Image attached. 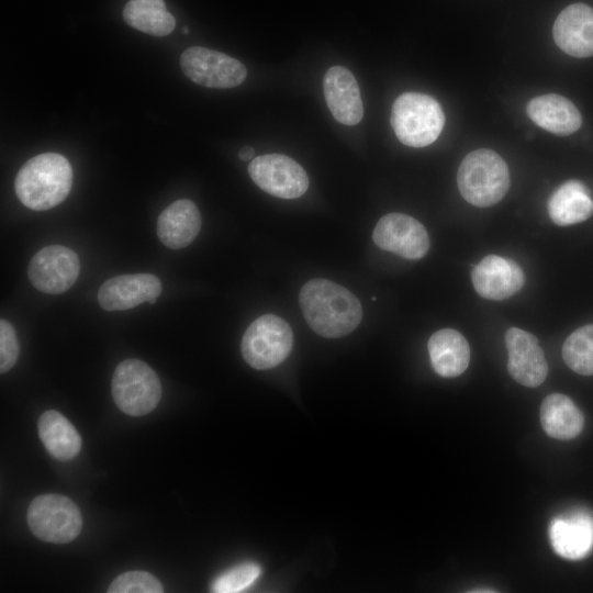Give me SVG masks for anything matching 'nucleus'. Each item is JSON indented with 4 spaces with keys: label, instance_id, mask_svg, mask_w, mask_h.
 Instances as JSON below:
<instances>
[{
    "label": "nucleus",
    "instance_id": "obj_1",
    "mask_svg": "<svg viewBox=\"0 0 593 593\" xmlns=\"http://www.w3.org/2000/svg\"><path fill=\"white\" fill-rule=\"evenodd\" d=\"M299 303L309 326L326 338L351 333L362 318L357 296L327 279L307 281L301 288Z\"/></svg>",
    "mask_w": 593,
    "mask_h": 593
},
{
    "label": "nucleus",
    "instance_id": "obj_2",
    "mask_svg": "<svg viewBox=\"0 0 593 593\" xmlns=\"http://www.w3.org/2000/svg\"><path fill=\"white\" fill-rule=\"evenodd\" d=\"M72 186V168L66 157L43 153L29 159L19 170L14 189L29 209L44 211L61 203Z\"/></svg>",
    "mask_w": 593,
    "mask_h": 593
},
{
    "label": "nucleus",
    "instance_id": "obj_3",
    "mask_svg": "<svg viewBox=\"0 0 593 593\" xmlns=\"http://www.w3.org/2000/svg\"><path fill=\"white\" fill-rule=\"evenodd\" d=\"M457 184L462 198L470 204L479 208L494 205L510 188L508 167L494 150H473L459 166Z\"/></svg>",
    "mask_w": 593,
    "mask_h": 593
},
{
    "label": "nucleus",
    "instance_id": "obj_4",
    "mask_svg": "<svg viewBox=\"0 0 593 593\" xmlns=\"http://www.w3.org/2000/svg\"><path fill=\"white\" fill-rule=\"evenodd\" d=\"M445 124L444 111L434 98L406 92L396 98L391 111V125L399 141L410 147L434 143Z\"/></svg>",
    "mask_w": 593,
    "mask_h": 593
},
{
    "label": "nucleus",
    "instance_id": "obj_5",
    "mask_svg": "<svg viewBox=\"0 0 593 593\" xmlns=\"http://www.w3.org/2000/svg\"><path fill=\"white\" fill-rule=\"evenodd\" d=\"M111 391L116 406L132 416L148 414L161 398L158 376L147 363L138 359H126L116 366Z\"/></svg>",
    "mask_w": 593,
    "mask_h": 593
},
{
    "label": "nucleus",
    "instance_id": "obj_6",
    "mask_svg": "<svg viewBox=\"0 0 593 593\" xmlns=\"http://www.w3.org/2000/svg\"><path fill=\"white\" fill-rule=\"evenodd\" d=\"M293 346V333L281 317L265 314L247 327L240 344L245 361L253 368L265 370L280 365Z\"/></svg>",
    "mask_w": 593,
    "mask_h": 593
},
{
    "label": "nucleus",
    "instance_id": "obj_7",
    "mask_svg": "<svg viewBox=\"0 0 593 593\" xmlns=\"http://www.w3.org/2000/svg\"><path fill=\"white\" fill-rule=\"evenodd\" d=\"M27 524L38 539L66 544L80 534L82 516L79 507L69 497L49 493L38 495L31 502Z\"/></svg>",
    "mask_w": 593,
    "mask_h": 593
},
{
    "label": "nucleus",
    "instance_id": "obj_8",
    "mask_svg": "<svg viewBox=\"0 0 593 593\" xmlns=\"http://www.w3.org/2000/svg\"><path fill=\"white\" fill-rule=\"evenodd\" d=\"M180 67L190 80L208 88H234L247 76L238 59L201 46L187 48L180 56Z\"/></svg>",
    "mask_w": 593,
    "mask_h": 593
},
{
    "label": "nucleus",
    "instance_id": "obj_9",
    "mask_svg": "<svg viewBox=\"0 0 593 593\" xmlns=\"http://www.w3.org/2000/svg\"><path fill=\"white\" fill-rule=\"evenodd\" d=\"M248 174L261 190L281 199H296L309 187L305 170L294 159L282 154L255 157L248 165Z\"/></svg>",
    "mask_w": 593,
    "mask_h": 593
},
{
    "label": "nucleus",
    "instance_id": "obj_10",
    "mask_svg": "<svg viewBox=\"0 0 593 593\" xmlns=\"http://www.w3.org/2000/svg\"><path fill=\"white\" fill-rule=\"evenodd\" d=\"M80 271L78 255L61 245H49L37 251L29 265V279L37 290L60 294L76 282Z\"/></svg>",
    "mask_w": 593,
    "mask_h": 593
},
{
    "label": "nucleus",
    "instance_id": "obj_11",
    "mask_svg": "<svg viewBox=\"0 0 593 593\" xmlns=\"http://www.w3.org/2000/svg\"><path fill=\"white\" fill-rule=\"evenodd\" d=\"M372 238L383 250L405 259H419L429 248L425 227L414 217L402 213H389L377 223Z\"/></svg>",
    "mask_w": 593,
    "mask_h": 593
},
{
    "label": "nucleus",
    "instance_id": "obj_12",
    "mask_svg": "<svg viewBox=\"0 0 593 593\" xmlns=\"http://www.w3.org/2000/svg\"><path fill=\"white\" fill-rule=\"evenodd\" d=\"M507 348V371L519 384L535 388L540 385L548 373V365L536 336L517 327L505 334Z\"/></svg>",
    "mask_w": 593,
    "mask_h": 593
},
{
    "label": "nucleus",
    "instance_id": "obj_13",
    "mask_svg": "<svg viewBox=\"0 0 593 593\" xmlns=\"http://www.w3.org/2000/svg\"><path fill=\"white\" fill-rule=\"evenodd\" d=\"M161 292V282L152 273L121 275L100 287L98 301L105 311H124L144 302L154 304Z\"/></svg>",
    "mask_w": 593,
    "mask_h": 593
},
{
    "label": "nucleus",
    "instance_id": "obj_14",
    "mask_svg": "<svg viewBox=\"0 0 593 593\" xmlns=\"http://www.w3.org/2000/svg\"><path fill=\"white\" fill-rule=\"evenodd\" d=\"M473 288L489 300H504L518 292L525 282L522 268L512 259L485 256L471 272Z\"/></svg>",
    "mask_w": 593,
    "mask_h": 593
},
{
    "label": "nucleus",
    "instance_id": "obj_15",
    "mask_svg": "<svg viewBox=\"0 0 593 593\" xmlns=\"http://www.w3.org/2000/svg\"><path fill=\"white\" fill-rule=\"evenodd\" d=\"M557 46L573 57L593 56V9L584 3H573L557 16L553 29Z\"/></svg>",
    "mask_w": 593,
    "mask_h": 593
},
{
    "label": "nucleus",
    "instance_id": "obj_16",
    "mask_svg": "<svg viewBox=\"0 0 593 593\" xmlns=\"http://www.w3.org/2000/svg\"><path fill=\"white\" fill-rule=\"evenodd\" d=\"M323 91L326 104L336 121L349 126L361 121L363 105L351 71L343 66L328 68L323 79Z\"/></svg>",
    "mask_w": 593,
    "mask_h": 593
},
{
    "label": "nucleus",
    "instance_id": "obj_17",
    "mask_svg": "<svg viewBox=\"0 0 593 593\" xmlns=\"http://www.w3.org/2000/svg\"><path fill=\"white\" fill-rule=\"evenodd\" d=\"M551 547L560 557L579 560L593 548V516L575 512L556 517L549 527Z\"/></svg>",
    "mask_w": 593,
    "mask_h": 593
},
{
    "label": "nucleus",
    "instance_id": "obj_18",
    "mask_svg": "<svg viewBox=\"0 0 593 593\" xmlns=\"http://www.w3.org/2000/svg\"><path fill=\"white\" fill-rule=\"evenodd\" d=\"M200 228V212L188 199H180L168 205L157 220V235L160 242L171 249L188 246Z\"/></svg>",
    "mask_w": 593,
    "mask_h": 593
},
{
    "label": "nucleus",
    "instance_id": "obj_19",
    "mask_svg": "<svg viewBox=\"0 0 593 593\" xmlns=\"http://www.w3.org/2000/svg\"><path fill=\"white\" fill-rule=\"evenodd\" d=\"M526 112L539 127L557 135H570L582 124L578 108L569 99L556 93L532 99Z\"/></svg>",
    "mask_w": 593,
    "mask_h": 593
},
{
    "label": "nucleus",
    "instance_id": "obj_20",
    "mask_svg": "<svg viewBox=\"0 0 593 593\" xmlns=\"http://www.w3.org/2000/svg\"><path fill=\"white\" fill-rule=\"evenodd\" d=\"M430 363L437 374L444 378L460 376L470 361V347L458 331L443 328L428 340Z\"/></svg>",
    "mask_w": 593,
    "mask_h": 593
},
{
    "label": "nucleus",
    "instance_id": "obj_21",
    "mask_svg": "<svg viewBox=\"0 0 593 593\" xmlns=\"http://www.w3.org/2000/svg\"><path fill=\"white\" fill-rule=\"evenodd\" d=\"M540 423L549 437L569 440L580 435L584 417L569 396L552 393L546 396L541 403Z\"/></svg>",
    "mask_w": 593,
    "mask_h": 593
},
{
    "label": "nucleus",
    "instance_id": "obj_22",
    "mask_svg": "<svg viewBox=\"0 0 593 593\" xmlns=\"http://www.w3.org/2000/svg\"><path fill=\"white\" fill-rule=\"evenodd\" d=\"M548 213L559 226L577 224L593 214V201L588 188L578 180L561 184L549 198Z\"/></svg>",
    "mask_w": 593,
    "mask_h": 593
},
{
    "label": "nucleus",
    "instance_id": "obj_23",
    "mask_svg": "<svg viewBox=\"0 0 593 593\" xmlns=\"http://www.w3.org/2000/svg\"><path fill=\"white\" fill-rule=\"evenodd\" d=\"M38 436L46 450L58 460H70L81 449V437L59 412L49 410L38 419Z\"/></svg>",
    "mask_w": 593,
    "mask_h": 593
},
{
    "label": "nucleus",
    "instance_id": "obj_24",
    "mask_svg": "<svg viewBox=\"0 0 593 593\" xmlns=\"http://www.w3.org/2000/svg\"><path fill=\"white\" fill-rule=\"evenodd\" d=\"M123 19L130 26L154 36H166L176 26L164 0H130L123 9Z\"/></svg>",
    "mask_w": 593,
    "mask_h": 593
},
{
    "label": "nucleus",
    "instance_id": "obj_25",
    "mask_svg": "<svg viewBox=\"0 0 593 593\" xmlns=\"http://www.w3.org/2000/svg\"><path fill=\"white\" fill-rule=\"evenodd\" d=\"M562 358L574 372L593 374V324L584 325L568 336L562 346Z\"/></svg>",
    "mask_w": 593,
    "mask_h": 593
},
{
    "label": "nucleus",
    "instance_id": "obj_26",
    "mask_svg": "<svg viewBox=\"0 0 593 593\" xmlns=\"http://www.w3.org/2000/svg\"><path fill=\"white\" fill-rule=\"evenodd\" d=\"M261 574V567L256 562H243L224 571L211 583L215 593H237L251 586Z\"/></svg>",
    "mask_w": 593,
    "mask_h": 593
},
{
    "label": "nucleus",
    "instance_id": "obj_27",
    "mask_svg": "<svg viewBox=\"0 0 593 593\" xmlns=\"http://www.w3.org/2000/svg\"><path fill=\"white\" fill-rule=\"evenodd\" d=\"M110 593H161L163 585L153 574L145 571H127L110 584Z\"/></svg>",
    "mask_w": 593,
    "mask_h": 593
},
{
    "label": "nucleus",
    "instance_id": "obj_28",
    "mask_svg": "<svg viewBox=\"0 0 593 593\" xmlns=\"http://www.w3.org/2000/svg\"><path fill=\"white\" fill-rule=\"evenodd\" d=\"M20 353L19 342L13 326L5 320L0 321V371H9L16 362Z\"/></svg>",
    "mask_w": 593,
    "mask_h": 593
},
{
    "label": "nucleus",
    "instance_id": "obj_29",
    "mask_svg": "<svg viewBox=\"0 0 593 593\" xmlns=\"http://www.w3.org/2000/svg\"><path fill=\"white\" fill-rule=\"evenodd\" d=\"M254 155H255V149L250 146H245L238 152L239 159L244 161L253 160Z\"/></svg>",
    "mask_w": 593,
    "mask_h": 593
},
{
    "label": "nucleus",
    "instance_id": "obj_30",
    "mask_svg": "<svg viewBox=\"0 0 593 593\" xmlns=\"http://www.w3.org/2000/svg\"><path fill=\"white\" fill-rule=\"evenodd\" d=\"M188 32H189V31H188V27L184 26V27L182 29V33H183V34H188Z\"/></svg>",
    "mask_w": 593,
    "mask_h": 593
}]
</instances>
